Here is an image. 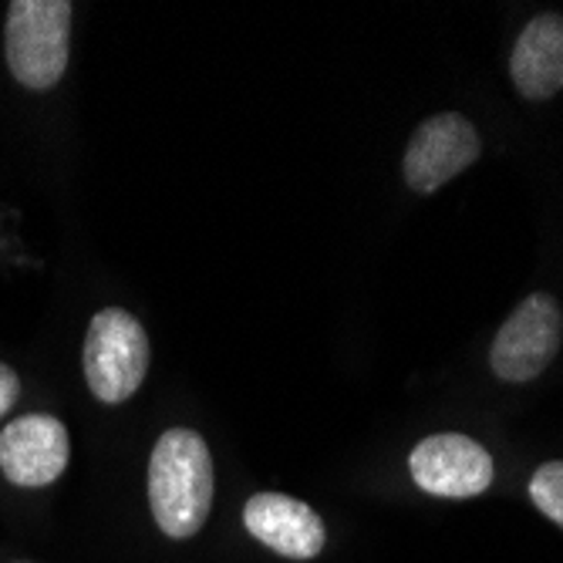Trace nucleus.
Returning <instances> with one entry per match:
<instances>
[{
  "mask_svg": "<svg viewBox=\"0 0 563 563\" xmlns=\"http://www.w3.org/2000/svg\"><path fill=\"white\" fill-rule=\"evenodd\" d=\"M148 506L173 540H189L202 530L213 506V455L199 432L169 429L159 435L148 459Z\"/></svg>",
  "mask_w": 563,
  "mask_h": 563,
  "instance_id": "1",
  "label": "nucleus"
},
{
  "mask_svg": "<svg viewBox=\"0 0 563 563\" xmlns=\"http://www.w3.org/2000/svg\"><path fill=\"white\" fill-rule=\"evenodd\" d=\"M71 11L68 0H14L8 8L4 51L24 88L47 91L62 81L71 51Z\"/></svg>",
  "mask_w": 563,
  "mask_h": 563,
  "instance_id": "2",
  "label": "nucleus"
},
{
  "mask_svg": "<svg viewBox=\"0 0 563 563\" xmlns=\"http://www.w3.org/2000/svg\"><path fill=\"white\" fill-rule=\"evenodd\" d=\"M148 338L142 324L122 311V307H106L98 311L85 334V378L98 401L119 405L139 391L148 372Z\"/></svg>",
  "mask_w": 563,
  "mask_h": 563,
  "instance_id": "3",
  "label": "nucleus"
},
{
  "mask_svg": "<svg viewBox=\"0 0 563 563\" xmlns=\"http://www.w3.org/2000/svg\"><path fill=\"white\" fill-rule=\"evenodd\" d=\"M563 344V311L553 294L537 290L523 297L489 347V368L509 385L540 378Z\"/></svg>",
  "mask_w": 563,
  "mask_h": 563,
  "instance_id": "4",
  "label": "nucleus"
},
{
  "mask_svg": "<svg viewBox=\"0 0 563 563\" xmlns=\"http://www.w3.org/2000/svg\"><path fill=\"white\" fill-rule=\"evenodd\" d=\"M483 156L479 132L459 112H442L426 119L405 145L401 173L412 192H435L459 173H466Z\"/></svg>",
  "mask_w": 563,
  "mask_h": 563,
  "instance_id": "5",
  "label": "nucleus"
},
{
  "mask_svg": "<svg viewBox=\"0 0 563 563\" xmlns=\"http://www.w3.org/2000/svg\"><path fill=\"white\" fill-rule=\"evenodd\" d=\"M408 473L422 493L439 499H473L486 493L496 476L486 445L459 432L422 439L408 455Z\"/></svg>",
  "mask_w": 563,
  "mask_h": 563,
  "instance_id": "6",
  "label": "nucleus"
},
{
  "mask_svg": "<svg viewBox=\"0 0 563 563\" xmlns=\"http://www.w3.org/2000/svg\"><path fill=\"white\" fill-rule=\"evenodd\" d=\"M71 459L68 429L55 416H21L0 432V473L14 486H51Z\"/></svg>",
  "mask_w": 563,
  "mask_h": 563,
  "instance_id": "7",
  "label": "nucleus"
},
{
  "mask_svg": "<svg viewBox=\"0 0 563 563\" xmlns=\"http://www.w3.org/2000/svg\"><path fill=\"white\" fill-rule=\"evenodd\" d=\"M243 527L290 560H311L324 550V520L297 496L284 493H257L243 506Z\"/></svg>",
  "mask_w": 563,
  "mask_h": 563,
  "instance_id": "8",
  "label": "nucleus"
},
{
  "mask_svg": "<svg viewBox=\"0 0 563 563\" xmlns=\"http://www.w3.org/2000/svg\"><path fill=\"white\" fill-rule=\"evenodd\" d=\"M509 78L530 101H547L563 88V18H533L509 55Z\"/></svg>",
  "mask_w": 563,
  "mask_h": 563,
  "instance_id": "9",
  "label": "nucleus"
},
{
  "mask_svg": "<svg viewBox=\"0 0 563 563\" xmlns=\"http://www.w3.org/2000/svg\"><path fill=\"white\" fill-rule=\"evenodd\" d=\"M530 499L543 517L563 527V463H543L530 479Z\"/></svg>",
  "mask_w": 563,
  "mask_h": 563,
  "instance_id": "10",
  "label": "nucleus"
},
{
  "mask_svg": "<svg viewBox=\"0 0 563 563\" xmlns=\"http://www.w3.org/2000/svg\"><path fill=\"white\" fill-rule=\"evenodd\" d=\"M18 395H21V378H18V372L8 368V365H0V416H8V412H11L14 401H18Z\"/></svg>",
  "mask_w": 563,
  "mask_h": 563,
  "instance_id": "11",
  "label": "nucleus"
}]
</instances>
